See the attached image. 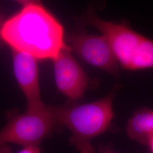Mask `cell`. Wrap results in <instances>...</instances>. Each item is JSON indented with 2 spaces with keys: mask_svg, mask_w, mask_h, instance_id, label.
<instances>
[{
  "mask_svg": "<svg viewBox=\"0 0 153 153\" xmlns=\"http://www.w3.org/2000/svg\"><path fill=\"white\" fill-rule=\"evenodd\" d=\"M1 39L12 50L25 52L38 60H53L66 46L64 29L41 4L25 6L4 22Z\"/></svg>",
  "mask_w": 153,
  "mask_h": 153,
  "instance_id": "obj_1",
  "label": "cell"
},
{
  "mask_svg": "<svg viewBox=\"0 0 153 153\" xmlns=\"http://www.w3.org/2000/svg\"><path fill=\"white\" fill-rule=\"evenodd\" d=\"M114 95L111 93L103 98L83 104L48 105L57 123L71 131L70 143L79 153H94L91 141L106 131L114 117Z\"/></svg>",
  "mask_w": 153,
  "mask_h": 153,
  "instance_id": "obj_2",
  "label": "cell"
},
{
  "mask_svg": "<svg viewBox=\"0 0 153 153\" xmlns=\"http://www.w3.org/2000/svg\"><path fill=\"white\" fill-rule=\"evenodd\" d=\"M80 22L99 30L108 40L119 65L131 71L153 68V39L134 31L123 23L103 20L91 8Z\"/></svg>",
  "mask_w": 153,
  "mask_h": 153,
  "instance_id": "obj_3",
  "label": "cell"
},
{
  "mask_svg": "<svg viewBox=\"0 0 153 153\" xmlns=\"http://www.w3.org/2000/svg\"><path fill=\"white\" fill-rule=\"evenodd\" d=\"M57 123L48 105L27 109L11 119L0 131V141L23 147L39 146Z\"/></svg>",
  "mask_w": 153,
  "mask_h": 153,
  "instance_id": "obj_4",
  "label": "cell"
},
{
  "mask_svg": "<svg viewBox=\"0 0 153 153\" xmlns=\"http://www.w3.org/2000/svg\"><path fill=\"white\" fill-rule=\"evenodd\" d=\"M70 48L88 64L117 76L119 62L108 40L103 35L73 33L68 38Z\"/></svg>",
  "mask_w": 153,
  "mask_h": 153,
  "instance_id": "obj_5",
  "label": "cell"
},
{
  "mask_svg": "<svg viewBox=\"0 0 153 153\" xmlns=\"http://www.w3.org/2000/svg\"><path fill=\"white\" fill-rule=\"evenodd\" d=\"M71 48L62 50L53 60L55 82L61 93L71 100L81 98L88 79L82 67L73 57Z\"/></svg>",
  "mask_w": 153,
  "mask_h": 153,
  "instance_id": "obj_6",
  "label": "cell"
},
{
  "mask_svg": "<svg viewBox=\"0 0 153 153\" xmlns=\"http://www.w3.org/2000/svg\"><path fill=\"white\" fill-rule=\"evenodd\" d=\"M12 51L14 74L27 100L28 109L43 107L45 104L41 99L38 59L26 52Z\"/></svg>",
  "mask_w": 153,
  "mask_h": 153,
  "instance_id": "obj_7",
  "label": "cell"
},
{
  "mask_svg": "<svg viewBox=\"0 0 153 153\" xmlns=\"http://www.w3.org/2000/svg\"><path fill=\"white\" fill-rule=\"evenodd\" d=\"M126 133L131 139L148 145L153 136V110L142 108L137 110L128 120Z\"/></svg>",
  "mask_w": 153,
  "mask_h": 153,
  "instance_id": "obj_8",
  "label": "cell"
},
{
  "mask_svg": "<svg viewBox=\"0 0 153 153\" xmlns=\"http://www.w3.org/2000/svg\"><path fill=\"white\" fill-rule=\"evenodd\" d=\"M16 153H41V151L39 146H30L23 147Z\"/></svg>",
  "mask_w": 153,
  "mask_h": 153,
  "instance_id": "obj_9",
  "label": "cell"
},
{
  "mask_svg": "<svg viewBox=\"0 0 153 153\" xmlns=\"http://www.w3.org/2000/svg\"><path fill=\"white\" fill-rule=\"evenodd\" d=\"M0 153H12L11 149L8 143L0 141Z\"/></svg>",
  "mask_w": 153,
  "mask_h": 153,
  "instance_id": "obj_10",
  "label": "cell"
},
{
  "mask_svg": "<svg viewBox=\"0 0 153 153\" xmlns=\"http://www.w3.org/2000/svg\"><path fill=\"white\" fill-rule=\"evenodd\" d=\"M23 6L35 4H41L40 0H14Z\"/></svg>",
  "mask_w": 153,
  "mask_h": 153,
  "instance_id": "obj_11",
  "label": "cell"
},
{
  "mask_svg": "<svg viewBox=\"0 0 153 153\" xmlns=\"http://www.w3.org/2000/svg\"><path fill=\"white\" fill-rule=\"evenodd\" d=\"M148 146L150 148V150L151 153H153V136L150 138L148 142Z\"/></svg>",
  "mask_w": 153,
  "mask_h": 153,
  "instance_id": "obj_12",
  "label": "cell"
},
{
  "mask_svg": "<svg viewBox=\"0 0 153 153\" xmlns=\"http://www.w3.org/2000/svg\"><path fill=\"white\" fill-rule=\"evenodd\" d=\"M3 23H4V22H2V19H1V18L0 17V34H1V28H2V27ZM0 39H1V35H0Z\"/></svg>",
  "mask_w": 153,
  "mask_h": 153,
  "instance_id": "obj_13",
  "label": "cell"
},
{
  "mask_svg": "<svg viewBox=\"0 0 153 153\" xmlns=\"http://www.w3.org/2000/svg\"></svg>",
  "mask_w": 153,
  "mask_h": 153,
  "instance_id": "obj_14",
  "label": "cell"
}]
</instances>
